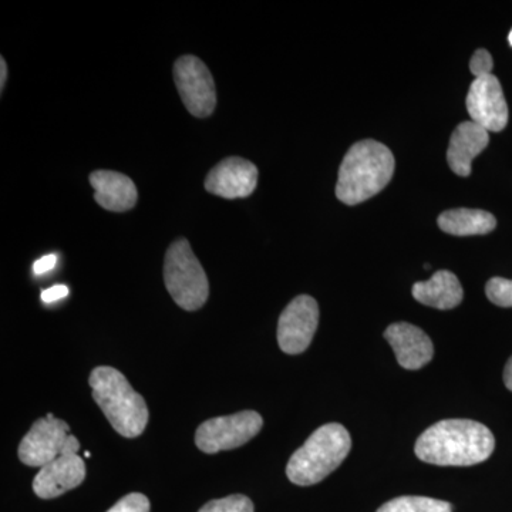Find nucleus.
<instances>
[{
	"label": "nucleus",
	"instance_id": "6e6552de",
	"mask_svg": "<svg viewBox=\"0 0 512 512\" xmlns=\"http://www.w3.org/2000/svg\"><path fill=\"white\" fill-rule=\"evenodd\" d=\"M69 437V424L49 413L46 417L36 420L29 433L20 441V461L29 467H45L62 456Z\"/></svg>",
	"mask_w": 512,
	"mask_h": 512
},
{
	"label": "nucleus",
	"instance_id": "2eb2a0df",
	"mask_svg": "<svg viewBox=\"0 0 512 512\" xmlns=\"http://www.w3.org/2000/svg\"><path fill=\"white\" fill-rule=\"evenodd\" d=\"M90 184L94 188V200L104 210L126 212L136 205V184L127 175L116 171H94L90 175Z\"/></svg>",
	"mask_w": 512,
	"mask_h": 512
},
{
	"label": "nucleus",
	"instance_id": "aec40b11",
	"mask_svg": "<svg viewBox=\"0 0 512 512\" xmlns=\"http://www.w3.org/2000/svg\"><path fill=\"white\" fill-rule=\"evenodd\" d=\"M485 293L494 305L512 308V281L505 278H491L485 286Z\"/></svg>",
	"mask_w": 512,
	"mask_h": 512
},
{
	"label": "nucleus",
	"instance_id": "b1692460",
	"mask_svg": "<svg viewBox=\"0 0 512 512\" xmlns=\"http://www.w3.org/2000/svg\"><path fill=\"white\" fill-rule=\"evenodd\" d=\"M56 262V255L43 256V258L37 259L35 264H33V271H35L36 275L46 274V272L52 271L55 268Z\"/></svg>",
	"mask_w": 512,
	"mask_h": 512
},
{
	"label": "nucleus",
	"instance_id": "7ed1b4c3",
	"mask_svg": "<svg viewBox=\"0 0 512 512\" xmlns=\"http://www.w3.org/2000/svg\"><path fill=\"white\" fill-rule=\"evenodd\" d=\"M89 384L94 402L120 436L136 439L144 433L150 417L146 400L123 373L114 367L99 366L90 375Z\"/></svg>",
	"mask_w": 512,
	"mask_h": 512
},
{
	"label": "nucleus",
	"instance_id": "bb28decb",
	"mask_svg": "<svg viewBox=\"0 0 512 512\" xmlns=\"http://www.w3.org/2000/svg\"><path fill=\"white\" fill-rule=\"evenodd\" d=\"M508 42H510V45L512 46V30L510 32V35H508Z\"/></svg>",
	"mask_w": 512,
	"mask_h": 512
},
{
	"label": "nucleus",
	"instance_id": "1a4fd4ad",
	"mask_svg": "<svg viewBox=\"0 0 512 512\" xmlns=\"http://www.w3.org/2000/svg\"><path fill=\"white\" fill-rule=\"evenodd\" d=\"M79 450V440L70 434L62 456L40 468L33 480V491L37 497L52 500L83 483L86 478V463L82 457L77 456Z\"/></svg>",
	"mask_w": 512,
	"mask_h": 512
},
{
	"label": "nucleus",
	"instance_id": "f257e3e1",
	"mask_svg": "<svg viewBox=\"0 0 512 512\" xmlns=\"http://www.w3.org/2000/svg\"><path fill=\"white\" fill-rule=\"evenodd\" d=\"M494 434L474 420L450 419L433 424L417 439L414 453L424 463L441 467H468L493 454Z\"/></svg>",
	"mask_w": 512,
	"mask_h": 512
},
{
	"label": "nucleus",
	"instance_id": "f3484780",
	"mask_svg": "<svg viewBox=\"0 0 512 512\" xmlns=\"http://www.w3.org/2000/svg\"><path fill=\"white\" fill-rule=\"evenodd\" d=\"M439 227L447 234L456 235V237H473V235H485L494 231L497 220L487 211L457 208L440 215Z\"/></svg>",
	"mask_w": 512,
	"mask_h": 512
},
{
	"label": "nucleus",
	"instance_id": "4468645a",
	"mask_svg": "<svg viewBox=\"0 0 512 512\" xmlns=\"http://www.w3.org/2000/svg\"><path fill=\"white\" fill-rule=\"evenodd\" d=\"M490 143V136L485 128L473 121H464L451 134L447 160L451 170L460 177L471 174V164L478 154L483 153Z\"/></svg>",
	"mask_w": 512,
	"mask_h": 512
},
{
	"label": "nucleus",
	"instance_id": "9d476101",
	"mask_svg": "<svg viewBox=\"0 0 512 512\" xmlns=\"http://www.w3.org/2000/svg\"><path fill=\"white\" fill-rule=\"evenodd\" d=\"M318 323L319 306L312 296L301 295L293 299L279 318V348L288 355L305 352L312 343Z\"/></svg>",
	"mask_w": 512,
	"mask_h": 512
},
{
	"label": "nucleus",
	"instance_id": "39448f33",
	"mask_svg": "<svg viewBox=\"0 0 512 512\" xmlns=\"http://www.w3.org/2000/svg\"><path fill=\"white\" fill-rule=\"evenodd\" d=\"M164 282L171 298L184 311H198L207 302L210 295L207 274L187 239H178L168 248Z\"/></svg>",
	"mask_w": 512,
	"mask_h": 512
},
{
	"label": "nucleus",
	"instance_id": "0eeeda50",
	"mask_svg": "<svg viewBox=\"0 0 512 512\" xmlns=\"http://www.w3.org/2000/svg\"><path fill=\"white\" fill-rule=\"evenodd\" d=\"M174 80L192 116H211L217 106V92L212 74L204 62L195 56H183L174 64Z\"/></svg>",
	"mask_w": 512,
	"mask_h": 512
},
{
	"label": "nucleus",
	"instance_id": "a211bd4d",
	"mask_svg": "<svg viewBox=\"0 0 512 512\" xmlns=\"http://www.w3.org/2000/svg\"><path fill=\"white\" fill-rule=\"evenodd\" d=\"M376 512H453V505L430 497H397L387 501Z\"/></svg>",
	"mask_w": 512,
	"mask_h": 512
},
{
	"label": "nucleus",
	"instance_id": "f03ea898",
	"mask_svg": "<svg viewBox=\"0 0 512 512\" xmlns=\"http://www.w3.org/2000/svg\"><path fill=\"white\" fill-rule=\"evenodd\" d=\"M392 151L375 140H363L350 148L340 165L336 197L346 205H356L375 197L394 174Z\"/></svg>",
	"mask_w": 512,
	"mask_h": 512
},
{
	"label": "nucleus",
	"instance_id": "423d86ee",
	"mask_svg": "<svg viewBox=\"0 0 512 512\" xmlns=\"http://www.w3.org/2000/svg\"><path fill=\"white\" fill-rule=\"evenodd\" d=\"M264 426L261 414L245 410L231 416L204 421L195 433V444L202 453L217 454L234 450L254 439Z\"/></svg>",
	"mask_w": 512,
	"mask_h": 512
},
{
	"label": "nucleus",
	"instance_id": "a878e982",
	"mask_svg": "<svg viewBox=\"0 0 512 512\" xmlns=\"http://www.w3.org/2000/svg\"><path fill=\"white\" fill-rule=\"evenodd\" d=\"M0 67H2V74H0V89H5L6 79H8V66H6L5 59H0Z\"/></svg>",
	"mask_w": 512,
	"mask_h": 512
},
{
	"label": "nucleus",
	"instance_id": "412c9836",
	"mask_svg": "<svg viewBox=\"0 0 512 512\" xmlns=\"http://www.w3.org/2000/svg\"><path fill=\"white\" fill-rule=\"evenodd\" d=\"M150 500L144 494L133 493L121 498L107 512H150Z\"/></svg>",
	"mask_w": 512,
	"mask_h": 512
},
{
	"label": "nucleus",
	"instance_id": "393cba45",
	"mask_svg": "<svg viewBox=\"0 0 512 512\" xmlns=\"http://www.w3.org/2000/svg\"><path fill=\"white\" fill-rule=\"evenodd\" d=\"M504 383L508 390L512 392V356L508 360L507 365L504 369Z\"/></svg>",
	"mask_w": 512,
	"mask_h": 512
},
{
	"label": "nucleus",
	"instance_id": "9b49d317",
	"mask_svg": "<svg viewBox=\"0 0 512 512\" xmlns=\"http://www.w3.org/2000/svg\"><path fill=\"white\" fill-rule=\"evenodd\" d=\"M467 111L471 121L487 131H503L508 123V106L503 87L494 74L478 77L467 94Z\"/></svg>",
	"mask_w": 512,
	"mask_h": 512
},
{
	"label": "nucleus",
	"instance_id": "dca6fc26",
	"mask_svg": "<svg viewBox=\"0 0 512 512\" xmlns=\"http://www.w3.org/2000/svg\"><path fill=\"white\" fill-rule=\"evenodd\" d=\"M413 296L423 305L448 311L463 302L464 291L453 272L439 271L431 276L429 281L414 284Z\"/></svg>",
	"mask_w": 512,
	"mask_h": 512
},
{
	"label": "nucleus",
	"instance_id": "6ab92c4d",
	"mask_svg": "<svg viewBox=\"0 0 512 512\" xmlns=\"http://www.w3.org/2000/svg\"><path fill=\"white\" fill-rule=\"evenodd\" d=\"M198 512H254V503L245 495L235 494L212 500Z\"/></svg>",
	"mask_w": 512,
	"mask_h": 512
},
{
	"label": "nucleus",
	"instance_id": "5701e85b",
	"mask_svg": "<svg viewBox=\"0 0 512 512\" xmlns=\"http://www.w3.org/2000/svg\"><path fill=\"white\" fill-rule=\"evenodd\" d=\"M67 293H69V289H67L66 285H55L43 291L42 301L45 303H53L59 301V299H63L64 296H67Z\"/></svg>",
	"mask_w": 512,
	"mask_h": 512
},
{
	"label": "nucleus",
	"instance_id": "20e7f679",
	"mask_svg": "<svg viewBox=\"0 0 512 512\" xmlns=\"http://www.w3.org/2000/svg\"><path fill=\"white\" fill-rule=\"evenodd\" d=\"M350 448L352 439L342 424H325L295 451L286 466V476L301 487L318 484L345 461Z\"/></svg>",
	"mask_w": 512,
	"mask_h": 512
},
{
	"label": "nucleus",
	"instance_id": "f8f14e48",
	"mask_svg": "<svg viewBox=\"0 0 512 512\" xmlns=\"http://www.w3.org/2000/svg\"><path fill=\"white\" fill-rule=\"evenodd\" d=\"M258 184V168L241 157H229L212 168L205 190L225 200L249 197Z\"/></svg>",
	"mask_w": 512,
	"mask_h": 512
},
{
	"label": "nucleus",
	"instance_id": "ddd939ff",
	"mask_svg": "<svg viewBox=\"0 0 512 512\" xmlns=\"http://www.w3.org/2000/svg\"><path fill=\"white\" fill-rule=\"evenodd\" d=\"M397 362L406 370H419L430 363L434 355L433 342L426 333L410 323H393L384 332Z\"/></svg>",
	"mask_w": 512,
	"mask_h": 512
},
{
	"label": "nucleus",
	"instance_id": "4be33fe9",
	"mask_svg": "<svg viewBox=\"0 0 512 512\" xmlns=\"http://www.w3.org/2000/svg\"><path fill=\"white\" fill-rule=\"evenodd\" d=\"M471 73L478 77L488 76L493 70V57L485 49H478L470 62Z\"/></svg>",
	"mask_w": 512,
	"mask_h": 512
}]
</instances>
